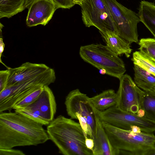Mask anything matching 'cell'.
Instances as JSON below:
<instances>
[{"label": "cell", "mask_w": 155, "mask_h": 155, "mask_svg": "<svg viewBox=\"0 0 155 155\" xmlns=\"http://www.w3.org/2000/svg\"><path fill=\"white\" fill-rule=\"evenodd\" d=\"M41 124L15 111L0 113V148L37 146L49 140Z\"/></svg>", "instance_id": "obj_1"}, {"label": "cell", "mask_w": 155, "mask_h": 155, "mask_svg": "<svg viewBox=\"0 0 155 155\" xmlns=\"http://www.w3.org/2000/svg\"><path fill=\"white\" fill-rule=\"evenodd\" d=\"M49 140L64 155H93L85 145V135L80 124L60 115L47 125Z\"/></svg>", "instance_id": "obj_2"}, {"label": "cell", "mask_w": 155, "mask_h": 155, "mask_svg": "<svg viewBox=\"0 0 155 155\" xmlns=\"http://www.w3.org/2000/svg\"><path fill=\"white\" fill-rule=\"evenodd\" d=\"M79 54L84 61L105 70L106 74L111 76L120 79L126 72L123 60L107 45L93 43L82 46Z\"/></svg>", "instance_id": "obj_3"}, {"label": "cell", "mask_w": 155, "mask_h": 155, "mask_svg": "<svg viewBox=\"0 0 155 155\" xmlns=\"http://www.w3.org/2000/svg\"><path fill=\"white\" fill-rule=\"evenodd\" d=\"M103 126L112 145L121 150V154L133 155L135 152L155 144V136L152 133L120 128L102 121Z\"/></svg>", "instance_id": "obj_4"}, {"label": "cell", "mask_w": 155, "mask_h": 155, "mask_svg": "<svg viewBox=\"0 0 155 155\" xmlns=\"http://www.w3.org/2000/svg\"><path fill=\"white\" fill-rule=\"evenodd\" d=\"M89 98L76 89L68 94L64 104L68 114L71 119L78 120L86 136L93 139L95 117Z\"/></svg>", "instance_id": "obj_5"}, {"label": "cell", "mask_w": 155, "mask_h": 155, "mask_svg": "<svg viewBox=\"0 0 155 155\" xmlns=\"http://www.w3.org/2000/svg\"><path fill=\"white\" fill-rule=\"evenodd\" d=\"M55 80L54 71L51 68L32 79L5 88L0 92V113L10 111L18 101L36 89L54 83Z\"/></svg>", "instance_id": "obj_6"}, {"label": "cell", "mask_w": 155, "mask_h": 155, "mask_svg": "<svg viewBox=\"0 0 155 155\" xmlns=\"http://www.w3.org/2000/svg\"><path fill=\"white\" fill-rule=\"evenodd\" d=\"M91 106L93 111L101 121L123 129L131 130L138 127L143 132L152 133L155 131V122L122 110L116 105L102 111L96 110Z\"/></svg>", "instance_id": "obj_7"}, {"label": "cell", "mask_w": 155, "mask_h": 155, "mask_svg": "<svg viewBox=\"0 0 155 155\" xmlns=\"http://www.w3.org/2000/svg\"><path fill=\"white\" fill-rule=\"evenodd\" d=\"M110 12L117 33L131 44L138 41L137 25L140 21L138 14L116 0H104Z\"/></svg>", "instance_id": "obj_8"}, {"label": "cell", "mask_w": 155, "mask_h": 155, "mask_svg": "<svg viewBox=\"0 0 155 155\" xmlns=\"http://www.w3.org/2000/svg\"><path fill=\"white\" fill-rule=\"evenodd\" d=\"M80 6L82 20L86 27H95L99 32L110 31L117 34L109 10L104 0H83Z\"/></svg>", "instance_id": "obj_9"}, {"label": "cell", "mask_w": 155, "mask_h": 155, "mask_svg": "<svg viewBox=\"0 0 155 155\" xmlns=\"http://www.w3.org/2000/svg\"><path fill=\"white\" fill-rule=\"evenodd\" d=\"M57 104L54 95L48 86H44L38 98L30 104L15 111L41 124L48 125L54 119Z\"/></svg>", "instance_id": "obj_10"}, {"label": "cell", "mask_w": 155, "mask_h": 155, "mask_svg": "<svg viewBox=\"0 0 155 155\" xmlns=\"http://www.w3.org/2000/svg\"><path fill=\"white\" fill-rule=\"evenodd\" d=\"M119 80L116 105L122 110L137 114L140 109V89L127 74H124Z\"/></svg>", "instance_id": "obj_11"}, {"label": "cell", "mask_w": 155, "mask_h": 155, "mask_svg": "<svg viewBox=\"0 0 155 155\" xmlns=\"http://www.w3.org/2000/svg\"><path fill=\"white\" fill-rule=\"evenodd\" d=\"M58 8L51 0H37L28 9L26 23L30 27L46 25Z\"/></svg>", "instance_id": "obj_12"}, {"label": "cell", "mask_w": 155, "mask_h": 155, "mask_svg": "<svg viewBox=\"0 0 155 155\" xmlns=\"http://www.w3.org/2000/svg\"><path fill=\"white\" fill-rule=\"evenodd\" d=\"M50 68L43 64L26 62L20 66L9 69V75L6 87L32 79L49 70Z\"/></svg>", "instance_id": "obj_13"}, {"label": "cell", "mask_w": 155, "mask_h": 155, "mask_svg": "<svg viewBox=\"0 0 155 155\" xmlns=\"http://www.w3.org/2000/svg\"><path fill=\"white\" fill-rule=\"evenodd\" d=\"M94 113L95 126L93 139L94 143L93 151V155H119L120 150L112 145L103 126L102 121Z\"/></svg>", "instance_id": "obj_14"}, {"label": "cell", "mask_w": 155, "mask_h": 155, "mask_svg": "<svg viewBox=\"0 0 155 155\" xmlns=\"http://www.w3.org/2000/svg\"><path fill=\"white\" fill-rule=\"evenodd\" d=\"M99 32L105 40L106 45L119 56L124 54L127 58L130 56L132 50L130 43L114 32L107 31Z\"/></svg>", "instance_id": "obj_15"}, {"label": "cell", "mask_w": 155, "mask_h": 155, "mask_svg": "<svg viewBox=\"0 0 155 155\" xmlns=\"http://www.w3.org/2000/svg\"><path fill=\"white\" fill-rule=\"evenodd\" d=\"M89 100L96 110L102 111L116 105L117 93L113 89H108L91 97H89Z\"/></svg>", "instance_id": "obj_16"}, {"label": "cell", "mask_w": 155, "mask_h": 155, "mask_svg": "<svg viewBox=\"0 0 155 155\" xmlns=\"http://www.w3.org/2000/svg\"><path fill=\"white\" fill-rule=\"evenodd\" d=\"M140 21L149 30L155 38V5L145 0L140 3L137 14Z\"/></svg>", "instance_id": "obj_17"}, {"label": "cell", "mask_w": 155, "mask_h": 155, "mask_svg": "<svg viewBox=\"0 0 155 155\" xmlns=\"http://www.w3.org/2000/svg\"><path fill=\"white\" fill-rule=\"evenodd\" d=\"M140 109L143 117L155 122V92L153 91H139Z\"/></svg>", "instance_id": "obj_18"}, {"label": "cell", "mask_w": 155, "mask_h": 155, "mask_svg": "<svg viewBox=\"0 0 155 155\" xmlns=\"http://www.w3.org/2000/svg\"><path fill=\"white\" fill-rule=\"evenodd\" d=\"M134 82L143 91H153L155 88V76L139 65L134 64Z\"/></svg>", "instance_id": "obj_19"}, {"label": "cell", "mask_w": 155, "mask_h": 155, "mask_svg": "<svg viewBox=\"0 0 155 155\" xmlns=\"http://www.w3.org/2000/svg\"><path fill=\"white\" fill-rule=\"evenodd\" d=\"M25 0H0V18H10L24 10Z\"/></svg>", "instance_id": "obj_20"}, {"label": "cell", "mask_w": 155, "mask_h": 155, "mask_svg": "<svg viewBox=\"0 0 155 155\" xmlns=\"http://www.w3.org/2000/svg\"><path fill=\"white\" fill-rule=\"evenodd\" d=\"M134 64L143 68L155 76V62L140 51L133 54L131 59Z\"/></svg>", "instance_id": "obj_21"}, {"label": "cell", "mask_w": 155, "mask_h": 155, "mask_svg": "<svg viewBox=\"0 0 155 155\" xmlns=\"http://www.w3.org/2000/svg\"><path fill=\"white\" fill-rule=\"evenodd\" d=\"M138 44L140 51L155 62V38H142Z\"/></svg>", "instance_id": "obj_22"}, {"label": "cell", "mask_w": 155, "mask_h": 155, "mask_svg": "<svg viewBox=\"0 0 155 155\" xmlns=\"http://www.w3.org/2000/svg\"><path fill=\"white\" fill-rule=\"evenodd\" d=\"M43 87L36 89L18 101L14 104L12 109L15 110L21 108L32 103L38 98Z\"/></svg>", "instance_id": "obj_23"}, {"label": "cell", "mask_w": 155, "mask_h": 155, "mask_svg": "<svg viewBox=\"0 0 155 155\" xmlns=\"http://www.w3.org/2000/svg\"><path fill=\"white\" fill-rule=\"evenodd\" d=\"M37 0H28L33 3ZM57 5L58 8L70 9L74 6L73 0H51Z\"/></svg>", "instance_id": "obj_24"}, {"label": "cell", "mask_w": 155, "mask_h": 155, "mask_svg": "<svg viewBox=\"0 0 155 155\" xmlns=\"http://www.w3.org/2000/svg\"><path fill=\"white\" fill-rule=\"evenodd\" d=\"M9 75L8 69L0 71V92L6 88Z\"/></svg>", "instance_id": "obj_25"}, {"label": "cell", "mask_w": 155, "mask_h": 155, "mask_svg": "<svg viewBox=\"0 0 155 155\" xmlns=\"http://www.w3.org/2000/svg\"><path fill=\"white\" fill-rule=\"evenodd\" d=\"M22 151L13 148H0V155H25Z\"/></svg>", "instance_id": "obj_26"}, {"label": "cell", "mask_w": 155, "mask_h": 155, "mask_svg": "<svg viewBox=\"0 0 155 155\" xmlns=\"http://www.w3.org/2000/svg\"><path fill=\"white\" fill-rule=\"evenodd\" d=\"M85 145L88 149L93 152L94 146V142L93 139L88 137H86L85 139Z\"/></svg>", "instance_id": "obj_27"}, {"label": "cell", "mask_w": 155, "mask_h": 155, "mask_svg": "<svg viewBox=\"0 0 155 155\" xmlns=\"http://www.w3.org/2000/svg\"><path fill=\"white\" fill-rule=\"evenodd\" d=\"M5 47V45L3 42V39L2 38L0 37V62L2 64H3L7 69H9L10 68V67H7L4 63H3L1 60V58L2 54L4 51V48Z\"/></svg>", "instance_id": "obj_28"}, {"label": "cell", "mask_w": 155, "mask_h": 155, "mask_svg": "<svg viewBox=\"0 0 155 155\" xmlns=\"http://www.w3.org/2000/svg\"><path fill=\"white\" fill-rule=\"evenodd\" d=\"M83 0H73L74 3V5H81L82 4Z\"/></svg>", "instance_id": "obj_29"}, {"label": "cell", "mask_w": 155, "mask_h": 155, "mask_svg": "<svg viewBox=\"0 0 155 155\" xmlns=\"http://www.w3.org/2000/svg\"><path fill=\"white\" fill-rule=\"evenodd\" d=\"M100 73L101 74H106V71L105 70L102 69L100 70Z\"/></svg>", "instance_id": "obj_30"}, {"label": "cell", "mask_w": 155, "mask_h": 155, "mask_svg": "<svg viewBox=\"0 0 155 155\" xmlns=\"http://www.w3.org/2000/svg\"><path fill=\"white\" fill-rule=\"evenodd\" d=\"M153 91L155 92V88L153 89Z\"/></svg>", "instance_id": "obj_31"}]
</instances>
